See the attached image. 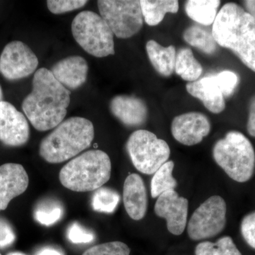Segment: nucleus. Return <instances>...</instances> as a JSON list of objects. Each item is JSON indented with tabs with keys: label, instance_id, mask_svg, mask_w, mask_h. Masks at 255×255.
<instances>
[{
	"label": "nucleus",
	"instance_id": "1",
	"mask_svg": "<svg viewBox=\"0 0 255 255\" xmlns=\"http://www.w3.org/2000/svg\"><path fill=\"white\" fill-rule=\"evenodd\" d=\"M70 92L60 83L50 70H37L32 91L23 101L22 110L32 126L39 131L58 127L66 117Z\"/></svg>",
	"mask_w": 255,
	"mask_h": 255
},
{
	"label": "nucleus",
	"instance_id": "2",
	"mask_svg": "<svg viewBox=\"0 0 255 255\" xmlns=\"http://www.w3.org/2000/svg\"><path fill=\"white\" fill-rule=\"evenodd\" d=\"M218 45L231 50L246 66L255 72V20L236 3L223 5L212 27Z\"/></svg>",
	"mask_w": 255,
	"mask_h": 255
},
{
	"label": "nucleus",
	"instance_id": "3",
	"mask_svg": "<svg viewBox=\"0 0 255 255\" xmlns=\"http://www.w3.org/2000/svg\"><path fill=\"white\" fill-rule=\"evenodd\" d=\"M94 137L95 128L90 120L71 117L61 122L42 140L39 154L49 163H61L88 148Z\"/></svg>",
	"mask_w": 255,
	"mask_h": 255
},
{
	"label": "nucleus",
	"instance_id": "4",
	"mask_svg": "<svg viewBox=\"0 0 255 255\" xmlns=\"http://www.w3.org/2000/svg\"><path fill=\"white\" fill-rule=\"evenodd\" d=\"M112 162L104 151L92 150L75 157L60 170V182L77 192L96 191L110 179Z\"/></svg>",
	"mask_w": 255,
	"mask_h": 255
},
{
	"label": "nucleus",
	"instance_id": "5",
	"mask_svg": "<svg viewBox=\"0 0 255 255\" xmlns=\"http://www.w3.org/2000/svg\"><path fill=\"white\" fill-rule=\"evenodd\" d=\"M213 157L228 177L236 182H248L255 173V149L241 132L231 130L218 140L213 148Z\"/></svg>",
	"mask_w": 255,
	"mask_h": 255
},
{
	"label": "nucleus",
	"instance_id": "6",
	"mask_svg": "<svg viewBox=\"0 0 255 255\" xmlns=\"http://www.w3.org/2000/svg\"><path fill=\"white\" fill-rule=\"evenodd\" d=\"M71 28L75 41L89 54L105 58L115 53L113 32L100 15L82 11L74 18Z\"/></svg>",
	"mask_w": 255,
	"mask_h": 255
},
{
	"label": "nucleus",
	"instance_id": "7",
	"mask_svg": "<svg viewBox=\"0 0 255 255\" xmlns=\"http://www.w3.org/2000/svg\"><path fill=\"white\" fill-rule=\"evenodd\" d=\"M127 150L137 170L149 175L167 162L171 153L167 142L146 130L132 132L128 139Z\"/></svg>",
	"mask_w": 255,
	"mask_h": 255
},
{
	"label": "nucleus",
	"instance_id": "8",
	"mask_svg": "<svg viewBox=\"0 0 255 255\" xmlns=\"http://www.w3.org/2000/svg\"><path fill=\"white\" fill-rule=\"evenodd\" d=\"M97 5L100 16L117 38H129L141 30L143 16L140 1L100 0Z\"/></svg>",
	"mask_w": 255,
	"mask_h": 255
},
{
	"label": "nucleus",
	"instance_id": "9",
	"mask_svg": "<svg viewBox=\"0 0 255 255\" xmlns=\"http://www.w3.org/2000/svg\"><path fill=\"white\" fill-rule=\"evenodd\" d=\"M227 206L220 196H212L201 204L191 216L187 232L193 241H202L220 234L226 225Z\"/></svg>",
	"mask_w": 255,
	"mask_h": 255
},
{
	"label": "nucleus",
	"instance_id": "10",
	"mask_svg": "<svg viewBox=\"0 0 255 255\" xmlns=\"http://www.w3.org/2000/svg\"><path fill=\"white\" fill-rule=\"evenodd\" d=\"M38 65L36 54L21 41L10 42L0 55V73L10 81L29 76L36 71Z\"/></svg>",
	"mask_w": 255,
	"mask_h": 255
},
{
	"label": "nucleus",
	"instance_id": "11",
	"mask_svg": "<svg viewBox=\"0 0 255 255\" xmlns=\"http://www.w3.org/2000/svg\"><path fill=\"white\" fill-rule=\"evenodd\" d=\"M26 117L7 102H0V142L10 147L25 145L29 139Z\"/></svg>",
	"mask_w": 255,
	"mask_h": 255
},
{
	"label": "nucleus",
	"instance_id": "12",
	"mask_svg": "<svg viewBox=\"0 0 255 255\" xmlns=\"http://www.w3.org/2000/svg\"><path fill=\"white\" fill-rule=\"evenodd\" d=\"M188 207L189 202L187 199L179 196L174 190H169L157 197L155 212L158 217L167 221L169 233L174 236H180L187 226Z\"/></svg>",
	"mask_w": 255,
	"mask_h": 255
},
{
	"label": "nucleus",
	"instance_id": "13",
	"mask_svg": "<svg viewBox=\"0 0 255 255\" xmlns=\"http://www.w3.org/2000/svg\"><path fill=\"white\" fill-rule=\"evenodd\" d=\"M211 122L204 114L191 112L177 116L172 121L171 131L174 138L184 145L200 143L211 132Z\"/></svg>",
	"mask_w": 255,
	"mask_h": 255
},
{
	"label": "nucleus",
	"instance_id": "14",
	"mask_svg": "<svg viewBox=\"0 0 255 255\" xmlns=\"http://www.w3.org/2000/svg\"><path fill=\"white\" fill-rule=\"evenodd\" d=\"M28 182L27 172L21 164L0 166V211L6 209L10 201L25 192Z\"/></svg>",
	"mask_w": 255,
	"mask_h": 255
},
{
	"label": "nucleus",
	"instance_id": "15",
	"mask_svg": "<svg viewBox=\"0 0 255 255\" xmlns=\"http://www.w3.org/2000/svg\"><path fill=\"white\" fill-rule=\"evenodd\" d=\"M110 108L114 117L128 127H141L148 116L145 102L134 96H116L111 100Z\"/></svg>",
	"mask_w": 255,
	"mask_h": 255
},
{
	"label": "nucleus",
	"instance_id": "16",
	"mask_svg": "<svg viewBox=\"0 0 255 255\" xmlns=\"http://www.w3.org/2000/svg\"><path fill=\"white\" fill-rule=\"evenodd\" d=\"M88 70V64L85 58L72 55L55 63L50 72L65 88L76 90L86 82Z\"/></svg>",
	"mask_w": 255,
	"mask_h": 255
},
{
	"label": "nucleus",
	"instance_id": "17",
	"mask_svg": "<svg viewBox=\"0 0 255 255\" xmlns=\"http://www.w3.org/2000/svg\"><path fill=\"white\" fill-rule=\"evenodd\" d=\"M187 91L204 104L213 114H220L226 108L224 96L215 75H210L186 85Z\"/></svg>",
	"mask_w": 255,
	"mask_h": 255
},
{
	"label": "nucleus",
	"instance_id": "18",
	"mask_svg": "<svg viewBox=\"0 0 255 255\" xmlns=\"http://www.w3.org/2000/svg\"><path fill=\"white\" fill-rule=\"evenodd\" d=\"M124 204L128 215L134 221L145 217L147 209V195L145 183L137 174L128 176L124 184Z\"/></svg>",
	"mask_w": 255,
	"mask_h": 255
},
{
	"label": "nucleus",
	"instance_id": "19",
	"mask_svg": "<svg viewBox=\"0 0 255 255\" xmlns=\"http://www.w3.org/2000/svg\"><path fill=\"white\" fill-rule=\"evenodd\" d=\"M146 51L153 68L163 77L172 75L175 68L176 49L174 46L164 47L154 40L146 43Z\"/></svg>",
	"mask_w": 255,
	"mask_h": 255
},
{
	"label": "nucleus",
	"instance_id": "20",
	"mask_svg": "<svg viewBox=\"0 0 255 255\" xmlns=\"http://www.w3.org/2000/svg\"><path fill=\"white\" fill-rule=\"evenodd\" d=\"M220 5L219 0H189L184 9L193 21L203 26H211L217 16Z\"/></svg>",
	"mask_w": 255,
	"mask_h": 255
},
{
	"label": "nucleus",
	"instance_id": "21",
	"mask_svg": "<svg viewBox=\"0 0 255 255\" xmlns=\"http://www.w3.org/2000/svg\"><path fill=\"white\" fill-rule=\"evenodd\" d=\"M140 3L143 19L150 26L162 22L167 13L176 14L179 11L177 0H141Z\"/></svg>",
	"mask_w": 255,
	"mask_h": 255
},
{
	"label": "nucleus",
	"instance_id": "22",
	"mask_svg": "<svg viewBox=\"0 0 255 255\" xmlns=\"http://www.w3.org/2000/svg\"><path fill=\"white\" fill-rule=\"evenodd\" d=\"M174 71L183 80L192 82L199 80L203 73V68L196 59L191 48H183L176 55Z\"/></svg>",
	"mask_w": 255,
	"mask_h": 255
},
{
	"label": "nucleus",
	"instance_id": "23",
	"mask_svg": "<svg viewBox=\"0 0 255 255\" xmlns=\"http://www.w3.org/2000/svg\"><path fill=\"white\" fill-rule=\"evenodd\" d=\"M183 38L188 44L207 55H212L217 50L212 31L199 26H191L183 33Z\"/></svg>",
	"mask_w": 255,
	"mask_h": 255
},
{
	"label": "nucleus",
	"instance_id": "24",
	"mask_svg": "<svg viewBox=\"0 0 255 255\" xmlns=\"http://www.w3.org/2000/svg\"><path fill=\"white\" fill-rule=\"evenodd\" d=\"M174 167L173 161H167L154 173L150 186L152 198H157L166 191L174 190L177 187V181L172 177Z\"/></svg>",
	"mask_w": 255,
	"mask_h": 255
},
{
	"label": "nucleus",
	"instance_id": "25",
	"mask_svg": "<svg viewBox=\"0 0 255 255\" xmlns=\"http://www.w3.org/2000/svg\"><path fill=\"white\" fill-rule=\"evenodd\" d=\"M196 255H242L232 238L229 236L219 238L216 243L205 241L196 247Z\"/></svg>",
	"mask_w": 255,
	"mask_h": 255
},
{
	"label": "nucleus",
	"instance_id": "26",
	"mask_svg": "<svg viewBox=\"0 0 255 255\" xmlns=\"http://www.w3.org/2000/svg\"><path fill=\"white\" fill-rule=\"evenodd\" d=\"M120 194L108 187H101L94 193L92 205L96 211L112 214L115 211L120 202Z\"/></svg>",
	"mask_w": 255,
	"mask_h": 255
},
{
	"label": "nucleus",
	"instance_id": "27",
	"mask_svg": "<svg viewBox=\"0 0 255 255\" xmlns=\"http://www.w3.org/2000/svg\"><path fill=\"white\" fill-rule=\"evenodd\" d=\"M63 216V209L54 202H45L38 205L34 211L35 219L44 226L58 222Z\"/></svg>",
	"mask_w": 255,
	"mask_h": 255
},
{
	"label": "nucleus",
	"instance_id": "28",
	"mask_svg": "<svg viewBox=\"0 0 255 255\" xmlns=\"http://www.w3.org/2000/svg\"><path fill=\"white\" fill-rule=\"evenodd\" d=\"M130 253V248L127 244L114 241L92 247L82 255H129Z\"/></svg>",
	"mask_w": 255,
	"mask_h": 255
},
{
	"label": "nucleus",
	"instance_id": "29",
	"mask_svg": "<svg viewBox=\"0 0 255 255\" xmlns=\"http://www.w3.org/2000/svg\"><path fill=\"white\" fill-rule=\"evenodd\" d=\"M215 76L224 97L232 96L239 82L237 74L231 70H223L221 73L216 74Z\"/></svg>",
	"mask_w": 255,
	"mask_h": 255
},
{
	"label": "nucleus",
	"instance_id": "30",
	"mask_svg": "<svg viewBox=\"0 0 255 255\" xmlns=\"http://www.w3.org/2000/svg\"><path fill=\"white\" fill-rule=\"evenodd\" d=\"M87 2L85 0H48L47 6L50 12L60 14L83 7Z\"/></svg>",
	"mask_w": 255,
	"mask_h": 255
},
{
	"label": "nucleus",
	"instance_id": "31",
	"mask_svg": "<svg viewBox=\"0 0 255 255\" xmlns=\"http://www.w3.org/2000/svg\"><path fill=\"white\" fill-rule=\"evenodd\" d=\"M241 230L245 241L255 250V211L250 213L243 218Z\"/></svg>",
	"mask_w": 255,
	"mask_h": 255
},
{
	"label": "nucleus",
	"instance_id": "32",
	"mask_svg": "<svg viewBox=\"0 0 255 255\" xmlns=\"http://www.w3.org/2000/svg\"><path fill=\"white\" fill-rule=\"evenodd\" d=\"M68 238L74 244H85L93 241L95 236L87 231L80 224L73 223L68 228Z\"/></svg>",
	"mask_w": 255,
	"mask_h": 255
},
{
	"label": "nucleus",
	"instance_id": "33",
	"mask_svg": "<svg viewBox=\"0 0 255 255\" xmlns=\"http://www.w3.org/2000/svg\"><path fill=\"white\" fill-rule=\"evenodd\" d=\"M16 236L14 230L6 220L0 218V249L14 243Z\"/></svg>",
	"mask_w": 255,
	"mask_h": 255
},
{
	"label": "nucleus",
	"instance_id": "34",
	"mask_svg": "<svg viewBox=\"0 0 255 255\" xmlns=\"http://www.w3.org/2000/svg\"><path fill=\"white\" fill-rule=\"evenodd\" d=\"M247 130L251 136L255 137V95L250 101L249 116H248Z\"/></svg>",
	"mask_w": 255,
	"mask_h": 255
},
{
	"label": "nucleus",
	"instance_id": "35",
	"mask_svg": "<svg viewBox=\"0 0 255 255\" xmlns=\"http://www.w3.org/2000/svg\"><path fill=\"white\" fill-rule=\"evenodd\" d=\"M36 255H64L61 251L53 248H43L37 252Z\"/></svg>",
	"mask_w": 255,
	"mask_h": 255
},
{
	"label": "nucleus",
	"instance_id": "36",
	"mask_svg": "<svg viewBox=\"0 0 255 255\" xmlns=\"http://www.w3.org/2000/svg\"><path fill=\"white\" fill-rule=\"evenodd\" d=\"M244 4L246 11L248 14H251L253 18L255 20V0H248L244 1Z\"/></svg>",
	"mask_w": 255,
	"mask_h": 255
},
{
	"label": "nucleus",
	"instance_id": "37",
	"mask_svg": "<svg viewBox=\"0 0 255 255\" xmlns=\"http://www.w3.org/2000/svg\"><path fill=\"white\" fill-rule=\"evenodd\" d=\"M7 255H26L23 253H20V252H12V253H10Z\"/></svg>",
	"mask_w": 255,
	"mask_h": 255
},
{
	"label": "nucleus",
	"instance_id": "38",
	"mask_svg": "<svg viewBox=\"0 0 255 255\" xmlns=\"http://www.w3.org/2000/svg\"><path fill=\"white\" fill-rule=\"evenodd\" d=\"M2 97H3V92H2V89H1V85H0V102L2 101Z\"/></svg>",
	"mask_w": 255,
	"mask_h": 255
},
{
	"label": "nucleus",
	"instance_id": "39",
	"mask_svg": "<svg viewBox=\"0 0 255 255\" xmlns=\"http://www.w3.org/2000/svg\"><path fill=\"white\" fill-rule=\"evenodd\" d=\"M0 255H1V254H0Z\"/></svg>",
	"mask_w": 255,
	"mask_h": 255
}]
</instances>
